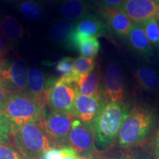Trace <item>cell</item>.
<instances>
[{
	"label": "cell",
	"mask_w": 159,
	"mask_h": 159,
	"mask_svg": "<svg viewBox=\"0 0 159 159\" xmlns=\"http://www.w3.org/2000/svg\"><path fill=\"white\" fill-rule=\"evenodd\" d=\"M106 100L102 97H87L77 93L72 116L84 123L91 124L96 119Z\"/></svg>",
	"instance_id": "cell-12"
},
{
	"label": "cell",
	"mask_w": 159,
	"mask_h": 159,
	"mask_svg": "<svg viewBox=\"0 0 159 159\" xmlns=\"http://www.w3.org/2000/svg\"><path fill=\"white\" fill-rule=\"evenodd\" d=\"M102 79L100 68L99 66H96L94 70L83 76L76 83L77 92L87 97H102Z\"/></svg>",
	"instance_id": "cell-17"
},
{
	"label": "cell",
	"mask_w": 159,
	"mask_h": 159,
	"mask_svg": "<svg viewBox=\"0 0 159 159\" xmlns=\"http://www.w3.org/2000/svg\"><path fill=\"white\" fill-rule=\"evenodd\" d=\"M0 142H11L8 122L2 112H0Z\"/></svg>",
	"instance_id": "cell-29"
},
{
	"label": "cell",
	"mask_w": 159,
	"mask_h": 159,
	"mask_svg": "<svg viewBox=\"0 0 159 159\" xmlns=\"http://www.w3.org/2000/svg\"><path fill=\"white\" fill-rule=\"evenodd\" d=\"M61 14L67 21L75 22L87 13H97L92 0H61Z\"/></svg>",
	"instance_id": "cell-15"
},
{
	"label": "cell",
	"mask_w": 159,
	"mask_h": 159,
	"mask_svg": "<svg viewBox=\"0 0 159 159\" xmlns=\"http://www.w3.org/2000/svg\"><path fill=\"white\" fill-rule=\"evenodd\" d=\"M145 35L153 47H158L159 44V19L150 18L140 22Z\"/></svg>",
	"instance_id": "cell-23"
},
{
	"label": "cell",
	"mask_w": 159,
	"mask_h": 159,
	"mask_svg": "<svg viewBox=\"0 0 159 159\" xmlns=\"http://www.w3.org/2000/svg\"><path fill=\"white\" fill-rule=\"evenodd\" d=\"M107 159H139L137 158V157H135V156H130V157H126V158H107Z\"/></svg>",
	"instance_id": "cell-32"
},
{
	"label": "cell",
	"mask_w": 159,
	"mask_h": 159,
	"mask_svg": "<svg viewBox=\"0 0 159 159\" xmlns=\"http://www.w3.org/2000/svg\"><path fill=\"white\" fill-rule=\"evenodd\" d=\"M130 108V105L125 101L105 102L96 119L91 123L95 142L101 149L108 148L117 138Z\"/></svg>",
	"instance_id": "cell-2"
},
{
	"label": "cell",
	"mask_w": 159,
	"mask_h": 159,
	"mask_svg": "<svg viewBox=\"0 0 159 159\" xmlns=\"http://www.w3.org/2000/svg\"><path fill=\"white\" fill-rule=\"evenodd\" d=\"M152 145H153L155 155L157 156H159V129L157 130L156 134H155Z\"/></svg>",
	"instance_id": "cell-31"
},
{
	"label": "cell",
	"mask_w": 159,
	"mask_h": 159,
	"mask_svg": "<svg viewBox=\"0 0 159 159\" xmlns=\"http://www.w3.org/2000/svg\"><path fill=\"white\" fill-rule=\"evenodd\" d=\"M11 139L25 159H43L45 152L53 148L50 140L37 122L25 125L11 136Z\"/></svg>",
	"instance_id": "cell-4"
},
{
	"label": "cell",
	"mask_w": 159,
	"mask_h": 159,
	"mask_svg": "<svg viewBox=\"0 0 159 159\" xmlns=\"http://www.w3.org/2000/svg\"><path fill=\"white\" fill-rule=\"evenodd\" d=\"M0 31L10 47H15L22 41L25 29L16 18L11 16H0Z\"/></svg>",
	"instance_id": "cell-18"
},
{
	"label": "cell",
	"mask_w": 159,
	"mask_h": 159,
	"mask_svg": "<svg viewBox=\"0 0 159 159\" xmlns=\"http://www.w3.org/2000/svg\"><path fill=\"white\" fill-rule=\"evenodd\" d=\"M97 8L122 10L124 0H92Z\"/></svg>",
	"instance_id": "cell-28"
},
{
	"label": "cell",
	"mask_w": 159,
	"mask_h": 159,
	"mask_svg": "<svg viewBox=\"0 0 159 159\" xmlns=\"http://www.w3.org/2000/svg\"><path fill=\"white\" fill-rule=\"evenodd\" d=\"M80 159H86V158H80Z\"/></svg>",
	"instance_id": "cell-35"
},
{
	"label": "cell",
	"mask_w": 159,
	"mask_h": 159,
	"mask_svg": "<svg viewBox=\"0 0 159 159\" xmlns=\"http://www.w3.org/2000/svg\"><path fill=\"white\" fill-rule=\"evenodd\" d=\"M97 14L103 20L108 33L117 39H125L132 27L133 21L123 10L97 8Z\"/></svg>",
	"instance_id": "cell-11"
},
{
	"label": "cell",
	"mask_w": 159,
	"mask_h": 159,
	"mask_svg": "<svg viewBox=\"0 0 159 159\" xmlns=\"http://www.w3.org/2000/svg\"><path fill=\"white\" fill-rule=\"evenodd\" d=\"M73 24L77 32L88 36L105 37L108 33L105 22L97 13H87Z\"/></svg>",
	"instance_id": "cell-16"
},
{
	"label": "cell",
	"mask_w": 159,
	"mask_h": 159,
	"mask_svg": "<svg viewBox=\"0 0 159 159\" xmlns=\"http://www.w3.org/2000/svg\"><path fill=\"white\" fill-rule=\"evenodd\" d=\"M100 49V43L96 37L86 36L80 41L78 51L81 56L94 58Z\"/></svg>",
	"instance_id": "cell-24"
},
{
	"label": "cell",
	"mask_w": 159,
	"mask_h": 159,
	"mask_svg": "<svg viewBox=\"0 0 159 159\" xmlns=\"http://www.w3.org/2000/svg\"><path fill=\"white\" fill-rule=\"evenodd\" d=\"M102 94L107 102L125 101L126 85L122 69L119 63L111 61L103 75Z\"/></svg>",
	"instance_id": "cell-9"
},
{
	"label": "cell",
	"mask_w": 159,
	"mask_h": 159,
	"mask_svg": "<svg viewBox=\"0 0 159 159\" xmlns=\"http://www.w3.org/2000/svg\"><path fill=\"white\" fill-rule=\"evenodd\" d=\"M122 10L133 22L150 18L159 19V0H124Z\"/></svg>",
	"instance_id": "cell-13"
},
{
	"label": "cell",
	"mask_w": 159,
	"mask_h": 159,
	"mask_svg": "<svg viewBox=\"0 0 159 159\" xmlns=\"http://www.w3.org/2000/svg\"><path fill=\"white\" fill-rule=\"evenodd\" d=\"M74 119L71 114L52 111L47 106L36 122L47 134L53 148H69V134Z\"/></svg>",
	"instance_id": "cell-5"
},
{
	"label": "cell",
	"mask_w": 159,
	"mask_h": 159,
	"mask_svg": "<svg viewBox=\"0 0 159 159\" xmlns=\"http://www.w3.org/2000/svg\"><path fill=\"white\" fill-rule=\"evenodd\" d=\"M77 93L76 83L69 77H61L55 81L49 91L47 105L51 110L67 113L72 116Z\"/></svg>",
	"instance_id": "cell-7"
},
{
	"label": "cell",
	"mask_w": 159,
	"mask_h": 159,
	"mask_svg": "<svg viewBox=\"0 0 159 159\" xmlns=\"http://www.w3.org/2000/svg\"><path fill=\"white\" fill-rule=\"evenodd\" d=\"M158 48H159V44H158Z\"/></svg>",
	"instance_id": "cell-36"
},
{
	"label": "cell",
	"mask_w": 159,
	"mask_h": 159,
	"mask_svg": "<svg viewBox=\"0 0 159 159\" xmlns=\"http://www.w3.org/2000/svg\"><path fill=\"white\" fill-rule=\"evenodd\" d=\"M3 1L7 2H11V3H15L16 2L19 1V0H3Z\"/></svg>",
	"instance_id": "cell-33"
},
{
	"label": "cell",
	"mask_w": 159,
	"mask_h": 159,
	"mask_svg": "<svg viewBox=\"0 0 159 159\" xmlns=\"http://www.w3.org/2000/svg\"><path fill=\"white\" fill-rule=\"evenodd\" d=\"M136 82L143 91L154 93L159 90V75L154 69L146 66H139L135 70Z\"/></svg>",
	"instance_id": "cell-19"
},
{
	"label": "cell",
	"mask_w": 159,
	"mask_h": 159,
	"mask_svg": "<svg viewBox=\"0 0 159 159\" xmlns=\"http://www.w3.org/2000/svg\"><path fill=\"white\" fill-rule=\"evenodd\" d=\"M158 122L159 115L153 107L145 103L134 104L119 132V145L130 148L143 144L156 130Z\"/></svg>",
	"instance_id": "cell-1"
},
{
	"label": "cell",
	"mask_w": 159,
	"mask_h": 159,
	"mask_svg": "<svg viewBox=\"0 0 159 159\" xmlns=\"http://www.w3.org/2000/svg\"><path fill=\"white\" fill-rule=\"evenodd\" d=\"M69 148L77 156L86 159H95L98 151L91 124L75 119L68 138Z\"/></svg>",
	"instance_id": "cell-6"
},
{
	"label": "cell",
	"mask_w": 159,
	"mask_h": 159,
	"mask_svg": "<svg viewBox=\"0 0 159 159\" xmlns=\"http://www.w3.org/2000/svg\"><path fill=\"white\" fill-rule=\"evenodd\" d=\"M74 61L72 57H64L56 63L55 69L61 75V77H70L73 71Z\"/></svg>",
	"instance_id": "cell-27"
},
{
	"label": "cell",
	"mask_w": 159,
	"mask_h": 159,
	"mask_svg": "<svg viewBox=\"0 0 159 159\" xmlns=\"http://www.w3.org/2000/svg\"><path fill=\"white\" fill-rule=\"evenodd\" d=\"M156 159H159V156H157V158Z\"/></svg>",
	"instance_id": "cell-34"
},
{
	"label": "cell",
	"mask_w": 159,
	"mask_h": 159,
	"mask_svg": "<svg viewBox=\"0 0 159 159\" xmlns=\"http://www.w3.org/2000/svg\"><path fill=\"white\" fill-rule=\"evenodd\" d=\"M47 106L36 102L26 93H10L4 112L8 122L10 136L16 134L25 125L36 122Z\"/></svg>",
	"instance_id": "cell-3"
},
{
	"label": "cell",
	"mask_w": 159,
	"mask_h": 159,
	"mask_svg": "<svg viewBox=\"0 0 159 159\" xmlns=\"http://www.w3.org/2000/svg\"><path fill=\"white\" fill-rule=\"evenodd\" d=\"M80 158L71 148H51L45 152L43 159H80Z\"/></svg>",
	"instance_id": "cell-25"
},
{
	"label": "cell",
	"mask_w": 159,
	"mask_h": 159,
	"mask_svg": "<svg viewBox=\"0 0 159 159\" xmlns=\"http://www.w3.org/2000/svg\"><path fill=\"white\" fill-rule=\"evenodd\" d=\"M125 41L131 50L140 56L150 57L154 54L152 45L145 35L140 23L133 22Z\"/></svg>",
	"instance_id": "cell-14"
},
{
	"label": "cell",
	"mask_w": 159,
	"mask_h": 159,
	"mask_svg": "<svg viewBox=\"0 0 159 159\" xmlns=\"http://www.w3.org/2000/svg\"><path fill=\"white\" fill-rule=\"evenodd\" d=\"M0 159H25L11 142H0Z\"/></svg>",
	"instance_id": "cell-26"
},
{
	"label": "cell",
	"mask_w": 159,
	"mask_h": 159,
	"mask_svg": "<svg viewBox=\"0 0 159 159\" xmlns=\"http://www.w3.org/2000/svg\"><path fill=\"white\" fill-rule=\"evenodd\" d=\"M10 93L8 91H7L3 86L2 83L0 82V112H2L4 114L5 110V105L6 101H7V97Z\"/></svg>",
	"instance_id": "cell-30"
},
{
	"label": "cell",
	"mask_w": 159,
	"mask_h": 159,
	"mask_svg": "<svg viewBox=\"0 0 159 159\" xmlns=\"http://www.w3.org/2000/svg\"><path fill=\"white\" fill-rule=\"evenodd\" d=\"M57 79L44 74L35 67H32L28 71L26 94L40 104L47 106L49 91Z\"/></svg>",
	"instance_id": "cell-10"
},
{
	"label": "cell",
	"mask_w": 159,
	"mask_h": 159,
	"mask_svg": "<svg viewBox=\"0 0 159 159\" xmlns=\"http://www.w3.org/2000/svg\"><path fill=\"white\" fill-rule=\"evenodd\" d=\"M14 4L24 16L32 21H39L44 16V5L40 0H19Z\"/></svg>",
	"instance_id": "cell-20"
},
{
	"label": "cell",
	"mask_w": 159,
	"mask_h": 159,
	"mask_svg": "<svg viewBox=\"0 0 159 159\" xmlns=\"http://www.w3.org/2000/svg\"><path fill=\"white\" fill-rule=\"evenodd\" d=\"M28 71L21 60L5 59L0 63V82L9 92L26 93Z\"/></svg>",
	"instance_id": "cell-8"
},
{
	"label": "cell",
	"mask_w": 159,
	"mask_h": 159,
	"mask_svg": "<svg viewBox=\"0 0 159 159\" xmlns=\"http://www.w3.org/2000/svg\"><path fill=\"white\" fill-rule=\"evenodd\" d=\"M74 24L66 19L57 20L52 25L49 36L52 41L63 43L65 45L73 28Z\"/></svg>",
	"instance_id": "cell-22"
},
{
	"label": "cell",
	"mask_w": 159,
	"mask_h": 159,
	"mask_svg": "<svg viewBox=\"0 0 159 159\" xmlns=\"http://www.w3.org/2000/svg\"><path fill=\"white\" fill-rule=\"evenodd\" d=\"M96 62L94 58L80 56L74 61L72 74L69 77L73 82L77 83L83 76L94 70Z\"/></svg>",
	"instance_id": "cell-21"
}]
</instances>
